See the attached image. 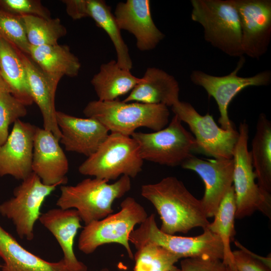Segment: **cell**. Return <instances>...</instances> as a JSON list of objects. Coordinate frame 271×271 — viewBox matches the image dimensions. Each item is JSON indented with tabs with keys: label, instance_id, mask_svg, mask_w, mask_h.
<instances>
[{
	"label": "cell",
	"instance_id": "cell-23",
	"mask_svg": "<svg viewBox=\"0 0 271 271\" xmlns=\"http://www.w3.org/2000/svg\"><path fill=\"white\" fill-rule=\"evenodd\" d=\"M29 55L44 72L60 79L64 76L75 77L80 70L79 59L67 45L30 46Z\"/></svg>",
	"mask_w": 271,
	"mask_h": 271
},
{
	"label": "cell",
	"instance_id": "cell-8",
	"mask_svg": "<svg viewBox=\"0 0 271 271\" xmlns=\"http://www.w3.org/2000/svg\"><path fill=\"white\" fill-rule=\"evenodd\" d=\"M238 132L232 157L235 218L241 219L259 211L270 219L271 195L255 182L256 175L248 149L249 127L245 121L240 123Z\"/></svg>",
	"mask_w": 271,
	"mask_h": 271
},
{
	"label": "cell",
	"instance_id": "cell-27",
	"mask_svg": "<svg viewBox=\"0 0 271 271\" xmlns=\"http://www.w3.org/2000/svg\"><path fill=\"white\" fill-rule=\"evenodd\" d=\"M257 184L271 193V122L264 113L259 114L250 152Z\"/></svg>",
	"mask_w": 271,
	"mask_h": 271
},
{
	"label": "cell",
	"instance_id": "cell-29",
	"mask_svg": "<svg viewBox=\"0 0 271 271\" xmlns=\"http://www.w3.org/2000/svg\"><path fill=\"white\" fill-rule=\"evenodd\" d=\"M31 46L56 45L67 34L59 18L45 19L34 16H21Z\"/></svg>",
	"mask_w": 271,
	"mask_h": 271
},
{
	"label": "cell",
	"instance_id": "cell-5",
	"mask_svg": "<svg viewBox=\"0 0 271 271\" xmlns=\"http://www.w3.org/2000/svg\"><path fill=\"white\" fill-rule=\"evenodd\" d=\"M143 162L136 140L111 132L97 150L79 166L78 171L82 175L108 181L122 176L134 178L142 171Z\"/></svg>",
	"mask_w": 271,
	"mask_h": 271
},
{
	"label": "cell",
	"instance_id": "cell-1",
	"mask_svg": "<svg viewBox=\"0 0 271 271\" xmlns=\"http://www.w3.org/2000/svg\"><path fill=\"white\" fill-rule=\"evenodd\" d=\"M141 195L154 206L162 220L160 230L174 235L186 233L192 228H208V220L201 201L182 181L173 176L141 187Z\"/></svg>",
	"mask_w": 271,
	"mask_h": 271
},
{
	"label": "cell",
	"instance_id": "cell-30",
	"mask_svg": "<svg viewBox=\"0 0 271 271\" xmlns=\"http://www.w3.org/2000/svg\"><path fill=\"white\" fill-rule=\"evenodd\" d=\"M133 271H170L180 259L162 246L146 243L137 249Z\"/></svg>",
	"mask_w": 271,
	"mask_h": 271
},
{
	"label": "cell",
	"instance_id": "cell-40",
	"mask_svg": "<svg viewBox=\"0 0 271 271\" xmlns=\"http://www.w3.org/2000/svg\"><path fill=\"white\" fill-rule=\"evenodd\" d=\"M100 271H110V270L107 268H103L101 269H100Z\"/></svg>",
	"mask_w": 271,
	"mask_h": 271
},
{
	"label": "cell",
	"instance_id": "cell-39",
	"mask_svg": "<svg viewBox=\"0 0 271 271\" xmlns=\"http://www.w3.org/2000/svg\"><path fill=\"white\" fill-rule=\"evenodd\" d=\"M170 271H181L180 269L176 266H174Z\"/></svg>",
	"mask_w": 271,
	"mask_h": 271
},
{
	"label": "cell",
	"instance_id": "cell-22",
	"mask_svg": "<svg viewBox=\"0 0 271 271\" xmlns=\"http://www.w3.org/2000/svg\"><path fill=\"white\" fill-rule=\"evenodd\" d=\"M2 271H73L63 259L50 262L28 251L0 225Z\"/></svg>",
	"mask_w": 271,
	"mask_h": 271
},
{
	"label": "cell",
	"instance_id": "cell-4",
	"mask_svg": "<svg viewBox=\"0 0 271 271\" xmlns=\"http://www.w3.org/2000/svg\"><path fill=\"white\" fill-rule=\"evenodd\" d=\"M191 20L203 29L204 40L230 56L240 57L241 31L231 0H191Z\"/></svg>",
	"mask_w": 271,
	"mask_h": 271
},
{
	"label": "cell",
	"instance_id": "cell-10",
	"mask_svg": "<svg viewBox=\"0 0 271 271\" xmlns=\"http://www.w3.org/2000/svg\"><path fill=\"white\" fill-rule=\"evenodd\" d=\"M57 186L44 184L32 172L14 189L13 197L0 204V214L12 221L21 238L29 241L34 238L41 208Z\"/></svg>",
	"mask_w": 271,
	"mask_h": 271
},
{
	"label": "cell",
	"instance_id": "cell-13",
	"mask_svg": "<svg viewBox=\"0 0 271 271\" xmlns=\"http://www.w3.org/2000/svg\"><path fill=\"white\" fill-rule=\"evenodd\" d=\"M231 1L239 18L243 54L258 60L266 53L271 40V1Z\"/></svg>",
	"mask_w": 271,
	"mask_h": 271
},
{
	"label": "cell",
	"instance_id": "cell-24",
	"mask_svg": "<svg viewBox=\"0 0 271 271\" xmlns=\"http://www.w3.org/2000/svg\"><path fill=\"white\" fill-rule=\"evenodd\" d=\"M130 71L121 68L112 60L102 64L91 80L98 100L109 101L130 92L140 81Z\"/></svg>",
	"mask_w": 271,
	"mask_h": 271
},
{
	"label": "cell",
	"instance_id": "cell-32",
	"mask_svg": "<svg viewBox=\"0 0 271 271\" xmlns=\"http://www.w3.org/2000/svg\"><path fill=\"white\" fill-rule=\"evenodd\" d=\"M26 107L10 92H0V146L9 135L10 125L27 114Z\"/></svg>",
	"mask_w": 271,
	"mask_h": 271
},
{
	"label": "cell",
	"instance_id": "cell-20",
	"mask_svg": "<svg viewBox=\"0 0 271 271\" xmlns=\"http://www.w3.org/2000/svg\"><path fill=\"white\" fill-rule=\"evenodd\" d=\"M39 220L56 238L67 266L73 271H87V266L77 258L73 249L75 238L82 227L78 211L74 209L53 208L42 213Z\"/></svg>",
	"mask_w": 271,
	"mask_h": 271
},
{
	"label": "cell",
	"instance_id": "cell-6",
	"mask_svg": "<svg viewBox=\"0 0 271 271\" xmlns=\"http://www.w3.org/2000/svg\"><path fill=\"white\" fill-rule=\"evenodd\" d=\"M130 242L137 249L146 243L165 248L179 258L218 259L222 261V242L216 234L208 229L193 237L176 236L164 233L158 227L154 214L148 216L140 226L130 233Z\"/></svg>",
	"mask_w": 271,
	"mask_h": 271
},
{
	"label": "cell",
	"instance_id": "cell-18",
	"mask_svg": "<svg viewBox=\"0 0 271 271\" xmlns=\"http://www.w3.org/2000/svg\"><path fill=\"white\" fill-rule=\"evenodd\" d=\"M56 120L61 133L60 141L65 149L87 157L97 150L109 134L104 125L92 118H80L57 111Z\"/></svg>",
	"mask_w": 271,
	"mask_h": 271
},
{
	"label": "cell",
	"instance_id": "cell-35",
	"mask_svg": "<svg viewBox=\"0 0 271 271\" xmlns=\"http://www.w3.org/2000/svg\"><path fill=\"white\" fill-rule=\"evenodd\" d=\"M223 263L218 259L185 258L181 261V271H222Z\"/></svg>",
	"mask_w": 271,
	"mask_h": 271
},
{
	"label": "cell",
	"instance_id": "cell-7",
	"mask_svg": "<svg viewBox=\"0 0 271 271\" xmlns=\"http://www.w3.org/2000/svg\"><path fill=\"white\" fill-rule=\"evenodd\" d=\"M148 216L145 208L133 198L128 197L122 201L117 213L85 225L79 237L78 248L88 254L101 245L116 243L123 246L128 257L133 259L129 235L135 226L141 224Z\"/></svg>",
	"mask_w": 271,
	"mask_h": 271
},
{
	"label": "cell",
	"instance_id": "cell-26",
	"mask_svg": "<svg viewBox=\"0 0 271 271\" xmlns=\"http://www.w3.org/2000/svg\"><path fill=\"white\" fill-rule=\"evenodd\" d=\"M83 17L91 18L96 24L108 35L117 56L116 60L122 68L130 71L132 62L110 7L102 0H84Z\"/></svg>",
	"mask_w": 271,
	"mask_h": 271
},
{
	"label": "cell",
	"instance_id": "cell-15",
	"mask_svg": "<svg viewBox=\"0 0 271 271\" xmlns=\"http://www.w3.org/2000/svg\"><path fill=\"white\" fill-rule=\"evenodd\" d=\"M36 128L20 119L14 123L7 140L0 146V177L9 175L22 181L32 173Z\"/></svg>",
	"mask_w": 271,
	"mask_h": 271
},
{
	"label": "cell",
	"instance_id": "cell-3",
	"mask_svg": "<svg viewBox=\"0 0 271 271\" xmlns=\"http://www.w3.org/2000/svg\"><path fill=\"white\" fill-rule=\"evenodd\" d=\"M94 178L83 180L74 186L62 185L56 205L63 209H76L85 225L112 214L114 201L131 189L130 178L122 176L113 183Z\"/></svg>",
	"mask_w": 271,
	"mask_h": 271
},
{
	"label": "cell",
	"instance_id": "cell-19",
	"mask_svg": "<svg viewBox=\"0 0 271 271\" xmlns=\"http://www.w3.org/2000/svg\"><path fill=\"white\" fill-rule=\"evenodd\" d=\"M27 73L29 89L43 118V128L59 141L61 133L56 120L55 94L60 78L44 72L28 55L20 51Z\"/></svg>",
	"mask_w": 271,
	"mask_h": 271
},
{
	"label": "cell",
	"instance_id": "cell-14",
	"mask_svg": "<svg viewBox=\"0 0 271 271\" xmlns=\"http://www.w3.org/2000/svg\"><path fill=\"white\" fill-rule=\"evenodd\" d=\"M196 173L205 191L201 201L207 218L215 215L221 201L233 186L232 159L204 160L191 155L181 165Z\"/></svg>",
	"mask_w": 271,
	"mask_h": 271
},
{
	"label": "cell",
	"instance_id": "cell-28",
	"mask_svg": "<svg viewBox=\"0 0 271 271\" xmlns=\"http://www.w3.org/2000/svg\"><path fill=\"white\" fill-rule=\"evenodd\" d=\"M235 194L232 186L221 201L213 216V221L210 223L207 228L218 236L221 239L224 250L222 262L230 266L234 271L232 251L231 250L230 243L235 234Z\"/></svg>",
	"mask_w": 271,
	"mask_h": 271
},
{
	"label": "cell",
	"instance_id": "cell-36",
	"mask_svg": "<svg viewBox=\"0 0 271 271\" xmlns=\"http://www.w3.org/2000/svg\"><path fill=\"white\" fill-rule=\"evenodd\" d=\"M234 243H235V245L237 247L239 248L240 250H243V251H244L245 252L249 254L251 257H253L255 259H256L261 262L262 263L265 265L267 267L271 269V257H270V254H269V256H268L267 257L261 256L251 252L249 249H247L244 246H243L237 241H234Z\"/></svg>",
	"mask_w": 271,
	"mask_h": 271
},
{
	"label": "cell",
	"instance_id": "cell-34",
	"mask_svg": "<svg viewBox=\"0 0 271 271\" xmlns=\"http://www.w3.org/2000/svg\"><path fill=\"white\" fill-rule=\"evenodd\" d=\"M232 255L235 271H270V268L242 250L232 251Z\"/></svg>",
	"mask_w": 271,
	"mask_h": 271
},
{
	"label": "cell",
	"instance_id": "cell-11",
	"mask_svg": "<svg viewBox=\"0 0 271 271\" xmlns=\"http://www.w3.org/2000/svg\"><path fill=\"white\" fill-rule=\"evenodd\" d=\"M174 114L189 127L198 153L214 159H232L239 132L219 127L209 114L202 115L189 102L179 100L172 107Z\"/></svg>",
	"mask_w": 271,
	"mask_h": 271
},
{
	"label": "cell",
	"instance_id": "cell-41",
	"mask_svg": "<svg viewBox=\"0 0 271 271\" xmlns=\"http://www.w3.org/2000/svg\"><path fill=\"white\" fill-rule=\"evenodd\" d=\"M2 265H1V264H0V268L2 267Z\"/></svg>",
	"mask_w": 271,
	"mask_h": 271
},
{
	"label": "cell",
	"instance_id": "cell-16",
	"mask_svg": "<svg viewBox=\"0 0 271 271\" xmlns=\"http://www.w3.org/2000/svg\"><path fill=\"white\" fill-rule=\"evenodd\" d=\"M52 132L36 126L33 142L32 172L47 185H64L68 182V159Z\"/></svg>",
	"mask_w": 271,
	"mask_h": 271
},
{
	"label": "cell",
	"instance_id": "cell-2",
	"mask_svg": "<svg viewBox=\"0 0 271 271\" xmlns=\"http://www.w3.org/2000/svg\"><path fill=\"white\" fill-rule=\"evenodd\" d=\"M83 112L87 117L100 122L111 132L128 137L142 127L154 131L161 130L168 124L170 116L166 105L125 102L119 99L90 101Z\"/></svg>",
	"mask_w": 271,
	"mask_h": 271
},
{
	"label": "cell",
	"instance_id": "cell-12",
	"mask_svg": "<svg viewBox=\"0 0 271 271\" xmlns=\"http://www.w3.org/2000/svg\"><path fill=\"white\" fill-rule=\"evenodd\" d=\"M244 63L242 56L235 69L225 76H214L199 70H193L190 76L193 84L203 88L208 95L214 98L220 113L218 121L220 127L226 130L234 128L228 113V106L233 98L246 87L267 86L271 83V71L268 70L250 77L238 76Z\"/></svg>",
	"mask_w": 271,
	"mask_h": 271
},
{
	"label": "cell",
	"instance_id": "cell-21",
	"mask_svg": "<svg viewBox=\"0 0 271 271\" xmlns=\"http://www.w3.org/2000/svg\"><path fill=\"white\" fill-rule=\"evenodd\" d=\"M180 88L175 78L156 67H149L140 81L122 100L172 107L179 100Z\"/></svg>",
	"mask_w": 271,
	"mask_h": 271
},
{
	"label": "cell",
	"instance_id": "cell-17",
	"mask_svg": "<svg viewBox=\"0 0 271 271\" xmlns=\"http://www.w3.org/2000/svg\"><path fill=\"white\" fill-rule=\"evenodd\" d=\"M113 15L120 30H126L134 36L140 51L154 49L165 37L153 20L149 0L119 2Z\"/></svg>",
	"mask_w": 271,
	"mask_h": 271
},
{
	"label": "cell",
	"instance_id": "cell-25",
	"mask_svg": "<svg viewBox=\"0 0 271 271\" xmlns=\"http://www.w3.org/2000/svg\"><path fill=\"white\" fill-rule=\"evenodd\" d=\"M0 74L13 95L27 106L34 103L20 51L1 38Z\"/></svg>",
	"mask_w": 271,
	"mask_h": 271
},
{
	"label": "cell",
	"instance_id": "cell-31",
	"mask_svg": "<svg viewBox=\"0 0 271 271\" xmlns=\"http://www.w3.org/2000/svg\"><path fill=\"white\" fill-rule=\"evenodd\" d=\"M0 38L21 52L29 55L30 45L21 17L11 14L0 7Z\"/></svg>",
	"mask_w": 271,
	"mask_h": 271
},
{
	"label": "cell",
	"instance_id": "cell-37",
	"mask_svg": "<svg viewBox=\"0 0 271 271\" xmlns=\"http://www.w3.org/2000/svg\"><path fill=\"white\" fill-rule=\"evenodd\" d=\"M9 92L11 93L9 87L4 81L0 74V92Z\"/></svg>",
	"mask_w": 271,
	"mask_h": 271
},
{
	"label": "cell",
	"instance_id": "cell-9",
	"mask_svg": "<svg viewBox=\"0 0 271 271\" xmlns=\"http://www.w3.org/2000/svg\"><path fill=\"white\" fill-rule=\"evenodd\" d=\"M182 122L174 115L168 125L161 130L133 133L131 137L137 142L143 160L175 167L181 165L193 153H198L193 136Z\"/></svg>",
	"mask_w": 271,
	"mask_h": 271
},
{
	"label": "cell",
	"instance_id": "cell-33",
	"mask_svg": "<svg viewBox=\"0 0 271 271\" xmlns=\"http://www.w3.org/2000/svg\"><path fill=\"white\" fill-rule=\"evenodd\" d=\"M0 7L18 16H34L51 18L49 10L38 0H0Z\"/></svg>",
	"mask_w": 271,
	"mask_h": 271
},
{
	"label": "cell",
	"instance_id": "cell-38",
	"mask_svg": "<svg viewBox=\"0 0 271 271\" xmlns=\"http://www.w3.org/2000/svg\"><path fill=\"white\" fill-rule=\"evenodd\" d=\"M222 271H234L233 269L229 265L224 264L223 262Z\"/></svg>",
	"mask_w": 271,
	"mask_h": 271
}]
</instances>
